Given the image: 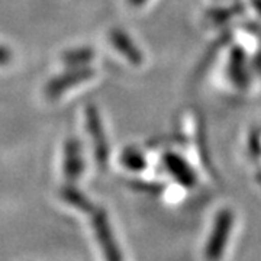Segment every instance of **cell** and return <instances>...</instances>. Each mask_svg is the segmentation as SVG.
I'll list each match as a JSON object with an SVG mask.
<instances>
[{
	"instance_id": "obj_1",
	"label": "cell",
	"mask_w": 261,
	"mask_h": 261,
	"mask_svg": "<svg viewBox=\"0 0 261 261\" xmlns=\"http://www.w3.org/2000/svg\"><path fill=\"white\" fill-rule=\"evenodd\" d=\"M94 74H96V71L89 65L70 67L65 73L48 82L47 87H45V93L49 99H57L63 93H65L67 90H70L71 87L90 80Z\"/></svg>"
},
{
	"instance_id": "obj_2",
	"label": "cell",
	"mask_w": 261,
	"mask_h": 261,
	"mask_svg": "<svg viewBox=\"0 0 261 261\" xmlns=\"http://www.w3.org/2000/svg\"><path fill=\"white\" fill-rule=\"evenodd\" d=\"M86 121H87V128L90 130V135L93 140L96 161L100 166H105L109 157V147H108V140L105 135L102 121H100V115L92 105L86 108Z\"/></svg>"
},
{
	"instance_id": "obj_3",
	"label": "cell",
	"mask_w": 261,
	"mask_h": 261,
	"mask_svg": "<svg viewBox=\"0 0 261 261\" xmlns=\"http://www.w3.org/2000/svg\"><path fill=\"white\" fill-rule=\"evenodd\" d=\"M92 225H93L94 233L97 237V241L102 245L103 251L106 254L108 258H121L119 252H118V247L116 243L113 241L112 231L108 222V216L103 209H96L93 212V218H92Z\"/></svg>"
},
{
	"instance_id": "obj_4",
	"label": "cell",
	"mask_w": 261,
	"mask_h": 261,
	"mask_svg": "<svg viewBox=\"0 0 261 261\" xmlns=\"http://www.w3.org/2000/svg\"><path fill=\"white\" fill-rule=\"evenodd\" d=\"M84 170L82 144L75 138L67 140L64 145V176L70 183H74Z\"/></svg>"
},
{
	"instance_id": "obj_5",
	"label": "cell",
	"mask_w": 261,
	"mask_h": 261,
	"mask_svg": "<svg viewBox=\"0 0 261 261\" xmlns=\"http://www.w3.org/2000/svg\"><path fill=\"white\" fill-rule=\"evenodd\" d=\"M109 37H111V42L113 44V47L116 48L122 56L126 57L130 63H134V64L141 63V54L138 48L135 47V44L130 42V38L123 31L112 29Z\"/></svg>"
},
{
	"instance_id": "obj_6",
	"label": "cell",
	"mask_w": 261,
	"mask_h": 261,
	"mask_svg": "<svg viewBox=\"0 0 261 261\" xmlns=\"http://www.w3.org/2000/svg\"><path fill=\"white\" fill-rule=\"evenodd\" d=\"M60 195L68 205L74 206L79 211H83V212H92L93 211V205H92L90 199L83 195L82 190H79L74 185H67V186L63 187Z\"/></svg>"
},
{
	"instance_id": "obj_7",
	"label": "cell",
	"mask_w": 261,
	"mask_h": 261,
	"mask_svg": "<svg viewBox=\"0 0 261 261\" xmlns=\"http://www.w3.org/2000/svg\"><path fill=\"white\" fill-rule=\"evenodd\" d=\"M63 63L68 67H83L90 64L94 58L93 48L90 47H79L68 49L63 54Z\"/></svg>"
},
{
	"instance_id": "obj_8",
	"label": "cell",
	"mask_w": 261,
	"mask_h": 261,
	"mask_svg": "<svg viewBox=\"0 0 261 261\" xmlns=\"http://www.w3.org/2000/svg\"><path fill=\"white\" fill-rule=\"evenodd\" d=\"M122 157V163L125 167H128L129 170H141V167L144 166V160H142V155L137 149H125Z\"/></svg>"
},
{
	"instance_id": "obj_9",
	"label": "cell",
	"mask_w": 261,
	"mask_h": 261,
	"mask_svg": "<svg viewBox=\"0 0 261 261\" xmlns=\"http://www.w3.org/2000/svg\"><path fill=\"white\" fill-rule=\"evenodd\" d=\"M12 60V53L9 48L0 45V65H6Z\"/></svg>"
}]
</instances>
